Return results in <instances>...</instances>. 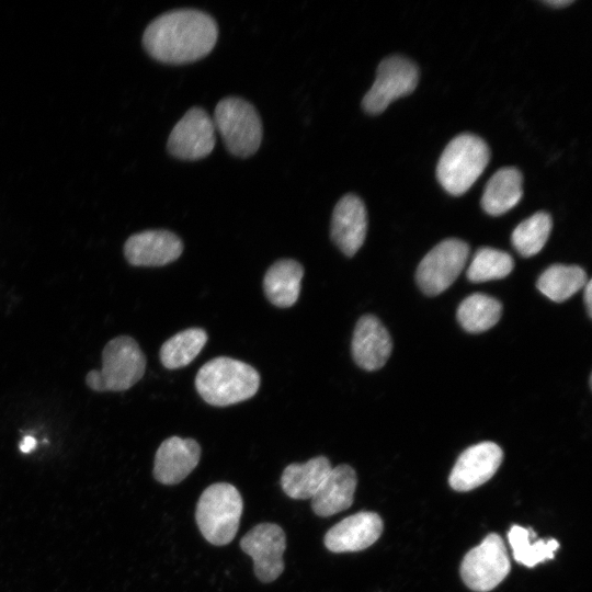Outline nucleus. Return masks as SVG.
Masks as SVG:
<instances>
[{"instance_id": "ddd939ff", "label": "nucleus", "mask_w": 592, "mask_h": 592, "mask_svg": "<svg viewBox=\"0 0 592 592\" xmlns=\"http://www.w3.org/2000/svg\"><path fill=\"white\" fill-rule=\"evenodd\" d=\"M182 251V240L163 229L132 235L124 246L126 260L135 266H162L175 261Z\"/></svg>"}, {"instance_id": "bb28decb", "label": "nucleus", "mask_w": 592, "mask_h": 592, "mask_svg": "<svg viewBox=\"0 0 592 592\" xmlns=\"http://www.w3.org/2000/svg\"><path fill=\"white\" fill-rule=\"evenodd\" d=\"M514 267L512 257L492 248L479 249L467 270L469 281L479 283L508 276Z\"/></svg>"}, {"instance_id": "2eb2a0df", "label": "nucleus", "mask_w": 592, "mask_h": 592, "mask_svg": "<svg viewBox=\"0 0 592 592\" xmlns=\"http://www.w3.org/2000/svg\"><path fill=\"white\" fill-rule=\"evenodd\" d=\"M367 213L363 201L345 194L335 204L331 218V238L348 257L354 255L364 243Z\"/></svg>"}, {"instance_id": "9b49d317", "label": "nucleus", "mask_w": 592, "mask_h": 592, "mask_svg": "<svg viewBox=\"0 0 592 592\" xmlns=\"http://www.w3.org/2000/svg\"><path fill=\"white\" fill-rule=\"evenodd\" d=\"M213 118L202 107H191L172 128L167 148L182 160H197L208 156L215 146Z\"/></svg>"}, {"instance_id": "20e7f679", "label": "nucleus", "mask_w": 592, "mask_h": 592, "mask_svg": "<svg viewBox=\"0 0 592 592\" xmlns=\"http://www.w3.org/2000/svg\"><path fill=\"white\" fill-rule=\"evenodd\" d=\"M242 508V498L235 486L218 482L207 487L195 511L204 538L216 546L229 544L238 532Z\"/></svg>"}, {"instance_id": "39448f33", "label": "nucleus", "mask_w": 592, "mask_h": 592, "mask_svg": "<svg viewBox=\"0 0 592 592\" xmlns=\"http://www.w3.org/2000/svg\"><path fill=\"white\" fill-rule=\"evenodd\" d=\"M146 356L130 337L119 335L104 346L102 368L86 376L87 385L95 391H124L144 376Z\"/></svg>"}, {"instance_id": "4468645a", "label": "nucleus", "mask_w": 592, "mask_h": 592, "mask_svg": "<svg viewBox=\"0 0 592 592\" xmlns=\"http://www.w3.org/2000/svg\"><path fill=\"white\" fill-rule=\"evenodd\" d=\"M383 521L377 513L358 512L333 525L325 535V546L332 553L363 550L382 535Z\"/></svg>"}, {"instance_id": "6ab92c4d", "label": "nucleus", "mask_w": 592, "mask_h": 592, "mask_svg": "<svg viewBox=\"0 0 592 592\" xmlns=\"http://www.w3.org/2000/svg\"><path fill=\"white\" fill-rule=\"evenodd\" d=\"M331 469V463L325 456L314 457L303 464H291L282 474V489L292 499H311Z\"/></svg>"}, {"instance_id": "412c9836", "label": "nucleus", "mask_w": 592, "mask_h": 592, "mask_svg": "<svg viewBox=\"0 0 592 592\" xmlns=\"http://www.w3.org/2000/svg\"><path fill=\"white\" fill-rule=\"evenodd\" d=\"M523 177L512 167L499 169L487 182L481 196L483 210L499 216L513 208L523 195Z\"/></svg>"}, {"instance_id": "aec40b11", "label": "nucleus", "mask_w": 592, "mask_h": 592, "mask_svg": "<svg viewBox=\"0 0 592 592\" xmlns=\"http://www.w3.org/2000/svg\"><path fill=\"white\" fill-rule=\"evenodd\" d=\"M304 267L292 259L274 262L266 271L263 288L267 299L277 307L293 306L300 293Z\"/></svg>"}, {"instance_id": "f3484780", "label": "nucleus", "mask_w": 592, "mask_h": 592, "mask_svg": "<svg viewBox=\"0 0 592 592\" xmlns=\"http://www.w3.org/2000/svg\"><path fill=\"white\" fill-rule=\"evenodd\" d=\"M392 350L391 338L383 323L372 315L362 316L355 325L352 338V355L365 371L382 368Z\"/></svg>"}, {"instance_id": "c85d7f7f", "label": "nucleus", "mask_w": 592, "mask_h": 592, "mask_svg": "<svg viewBox=\"0 0 592 592\" xmlns=\"http://www.w3.org/2000/svg\"><path fill=\"white\" fill-rule=\"evenodd\" d=\"M36 446V440L32 436H25L20 444V449L23 453L32 452Z\"/></svg>"}, {"instance_id": "4be33fe9", "label": "nucleus", "mask_w": 592, "mask_h": 592, "mask_svg": "<svg viewBox=\"0 0 592 592\" xmlns=\"http://www.w3.org/2000/svg\"><path fill=\"white\" fill-rule=\"evenodd\" d=\"M588 281L580 266L554 264L538 277L537 288L553 301L562 303L582 289Z\"/></svg>"}, {"instance_id": "393cba45", "label": "nucleus", "mask_w": 592, "mask_h": 592, "mask_svg": "<svg viewBox=\"0 0 592 592\" xmlns=\"http://www.w3.org/2000/svg\"><path fill=\"white\" fill-rule=\"evenodd\" d=\"M535 536L532 528H524L520 525L511 526L508 533L514 559L519 563L531 568L544 560L554 558L555 550L559 548V543L554 538L532 542L531 538Z\"/></svg>"}, {"instance_id": "5701e85b", "label": "nucleus", "mask_w": 592, "mask_h": 592, "mask_svg": "<svg viewBox=\"0 0 592 592\" xmlns=\"http://www.w3.org/2000/svg\"><path fill=\"white\" fill-rule=\"evenodd\" d=\"M501 312L502 306L496 298L473 294L460 303L457 319L467 332L479 333L492 328L499 321Z\"/></svg>"}, {"instance_id": "f257e3e1", "label": "nucleus", "mask_w": 592, "mask_h": 592, "mask_svg": "<svg viewBox=\"0 0 592 592\" xmlns=\"http://www.w3.org/2000/svg\"><path fill=\"white\" fill-rule=\"evenodd\" d=\"M217 37V23L208 13L184 8L157 16L146 27L143 44L152 58L181 65L208 55Z\"/></svg>"}, {"instance_id": "423d86ee", "label": "nucleus", "mask_w": 592, "mask_h": 592, "mask_svg": "<svg viewBox=\"0 0 592 592\" xmlns=\"http://www.w3.org/2000/svg\"><path fill=\"white\" fill-rule=\"evenodd\" d=\"M213 122L232 155L246 158L259 149L263 134L262 122L255 107L244 99H221L215 107Z\"/></svg>"}, {"instance_id": "6e6552de", "label": "nucleus", "mask_w": 592, "mask_h": 592, "mask_svg": "<svg viewBox=\"0 0 592 592\" xmlns=\"http://www.w3.org/2000/svg\"><path fill=\"white\" fill-rule=\"evenodd\" d=\"M469 247L459 239L449 238L437 243L419 263L415 278L421 291L435 296L447 289L467 263Z\"/></svg>"}, {"instance_id": "9d476101", "label": "nucleus", "mask_w": 592, "mask_h": 592, "mask_svg": "<svg viewBox=\"0 0 592 592\" xmlns=\"http://www.w3.org/2000/svg\"><path fill=\"white\" fill-rule=\"evenodd\" d=\"M240 547L253 559L254 573L260 581L272 582L283 572L286 536L277 524L255 525L241 538Z\"/></svg>"}, {"instance_id": "a878e982", "label": "nucleus", "mask_w": 592, "mask_h": 592, "mask_svg": "<svg viewBox=\"0 0 592 592\" xmlns=\"http://www.w3.org/2000/svg\"><path fill=\"white\" fill-rule=\"evenodd\" d=\"M553 227L549 214L537 212L520 223L512 232V243L523 257L537 254L548 240Z\"/></svg>"}, {"instance_id": "7ed1b4c3", "label": "nucleus", "mask_w": 592, "mask_h": 592, "mask_svg": "<svg viewBox=\"0 0 592 592\" xmlns=\"http://www.w3.org/2000/svg\"><path fill=\"white\" fill-rule=\"evenodd\" d=\"M490 159L488 145L473 134L453 138L443 150L436 167L440 184L452 195H462L471 187Z\"/></svg>"}, {"instance_id": "c756f323", "label": "nucleus", "mask_w": 592, "mask_h": 592, "mask_svg": "<svg viewBox=\"0 0 592 592\" xmlns=\"http://www.w3.org/2000/svg\"><path fill=\"white\" fill-rule=\"evenodd\" d=\"M546 4H549L551 7H557V8H561V7H566L570 3H572V0H547V1H544Z\"/></svg>"}, {"instance_id": "f8f14e48", "label": "nucleus", "mask_w": 592, "mask_h": 592, "mask_svg": "<svg viewBox=\"0 0 592 592\" xmlns=\"http://www.w3.org/2000/svg\"><path fill=\"white\" fill-rule=\"evenodd\" d=\"M503 452L493 442L467 447L457 458L448 482L454 490L469 491L487 482L498 470Z\"/></svg>"}, {"instance_id": "0eeeda50", "label": "nucleus", "mask_w": 592, "mask_h": 592, "mask_svg": "<svg viewBox=\"0 0 592 592\" xmlns=\"http://www.w3.org/2000/svg\"><path fill=\"white\" fill-rule=\"evenodd\" d=\"M511 565L503 539L491 533L469 550L460 565L464 583L476 592H488L500 584Z\"/></svg>"}, {"instance_id": "b1692460", "label": "nucleus", "mask_w": 592, "mask_h": 592, "mask_svg": "<svg viewBox=\"0 0 592 592\" xmlns=\"http://www.w3.org/2000/svg\"><path fill=\"white\" fill-rule=\"evenodd\" d=\"M207 333L201 328H190L168 339L160 349V361L169 369L190 364L202 351Z\"/></svg>"}, {"instance_id": "dca6fc26", "label": "nucleus", "mask_w": 592, "mask_h": 592, "mask_svg": "<svg viewBox=\"0 0 592 592\" xmlns=\"http://www.w3.org/2000/svg\"><path fill=\"white\" fill-rule=\"evenodd\" d=\"M201 447L193 439L171 436L157 449L153 477L163 485H177L184 480L197 466Z\"/></svg>"}, {"instance_id": "cd10ccee", "label": "nucleus", "mask_w": 592, "mask_h": 592, "mask_svg": "<svg viewBox=\"0 0 592 592\" xmlns=\"http://www.w3.org/2000/svg\"><path fill=\"white\" fill-rule=\"evenodd\" d=\"M583 298L589 317L592 316V282L588 281L583 287Z\"/></svg>"}, {"instance_id": "f03ea898", "label": "nucleus", "mask_w": 592, "mask_h": 592, "mask_svg": "<svg viewBox=\"0 0 592 592\" xmlns=\"http://www.w3.org/2000/svg\"><path fill=\"white\" fill-rule=\"evenodd\" d=\"M259 386L260 375L252 366L226 356L205 363L195 377L200 396L216 407L244 401L255 395Z\"/></svg>"}, {"instance_id": "a211bd4d", "label": "nucleus", "mask_w": 592, "mask_h": 592, "mask_svg": "<svg viewBox=\"0 0 592 592\" xmlns=\"http://www.w3.org/2000/svg\"><path fill=\"white\" fill-rule=\"evenodd\" d=\"M356 473L346 464L332 467L331 471L311 498L314 512L322 517L349 509L356 489Z\"/></svg>"}, {"instance_id": "1a4fd4ad", "label": "nucleus", "mask_w": 592, "mask_h": 592, "mask_svg": "<svg viewBox=\"0 0 592 592\" xmlns=\"http://www.w3.org/2000/svg\"><path fill=\"white\" fill-rule=\"evenodd\" d=\"M418 80V67L410 59L402 56L383 59L375 82L362 100L363 110L369 114L382 113L394 100L410 94Z\"/></svg>"}]
</instances>
